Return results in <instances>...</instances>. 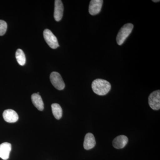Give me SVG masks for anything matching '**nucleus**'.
Segmentation results:
<instances>
[{
    "label": "nucleus",
    "instance_id": "nucleus-11",
    "mask_svg": "<svg viewBox=\"0 0 160 160\" xmlns=\"http://www.w3.org/2000/svg\"><path fill=\"white\" fill-rule=\"evenodd\" d=\"M96 145V141L94 135L91 133H88L86 134L84 139V149L86 150H89L94 148Z\"/></svg>",
    "mask_w": 160,
    "mask_h": 160
},
{
    "label": "nucleus",
    "instance_id": "nucleus-5",
    "mask_svg": "<svg viewBox=\"0 0 160 160\" xmlns=\"http://www.w3.org/2000/svg\"><path fill=\"white\" fill-rule=\"evenodd\" d=\"M149 104L152 109L158 110L160 109V91H153L149 97Z\"/></svg>",
    "mask_w": 160,
    "mask_h": 160
},
{
    "label": "nucleus",
    "instance_id": "nucleus-6",
    "mask_svg": "<svg viewBox=\"0 0 160 160\" xmlns=\"http://www.w3.org/2000/svg\"><path fill=\"white\" fill-rule=\"evenodd\" d=\"M102 0H92L89 6V13L94 16L98 14L101 11L102 6Z\"/></svg>",
    "mask_w": 160,
    "mask_h": 160
},
{
    "label": "nucleus",
    "instance_id": "nucleus-9",
    "mask_svg": "<svg viewBox=\"0 0 160 160\" xmlns=\"http://www.w3.org/2000/svg\"><path fill=\"white\" fill-rule=\"evenodd\" d=\"M11 144L8 142H4L0 145V158L3 160L8 159L11 151Z\"/></svg>",
    "mask_w": 160,
    "mask_h": 160
},
{
    "label": "nucleus",
    "instance_id": "nucleus-2",
    "mask_svg": "<svg viewBox=\"0 0 160 160\" xmlns=\"http://www.w3.org/2000/svg\"><path fill=\"white\" fill-rule=\"evenodd\" d=\"M133 28V25L131 23L125 24L122 27L119 31L117 36V42L118 45H122L126 39L128 38L132 31Z\"/></svg>",
    "mask_w": 160,
    "mask_h": 160
},
{
    "label": "nucleus",
    "instance_id": "nucleus-8",
    "mask_svg": "<svg viewBox=\"0 0 160 160\" xmlns=\"http://www.w3.org/2000/svg\"><path fill=\"white\" fill-rule=\"evenodd\" d=\"M3 117L6 122L9 123L16 122L19 118L18 113L11 109L5 110L3 113Z\"/></svg>",
    "mask_w": 160,
    "mask_h": 160
},
{
    "label": "nucleus",
    "instance_id": "nucleus-16",
    "mask_svg": "<svg viewBox=\"0 0 160 160\" xmlns=\"http://www.w3.org/2000/svg\"><path fill=\"white\" fill-rule=\"evenodd\" d=\"M152 2H159L160 1L157 0V1H152Z\"/></svg>",
    "mask_w": 160,
    "mask_h": 160
},
{
    "label": "nucleus",
    "instance_id": "nucleus-12",
    "mask_svg": "<svg viewBox=\"0 0 160 160\" xmlns=\"http://www.w3.org/2000/svg\"><path fill=\"white\" fill-rule=\"evenodd\" d=\"M31 100L32 104L35 106L37 109L40 111H42L44 109V103L42 97L39 94L34 93L32 95Z\"/></svg>",
    "mask_w": 160,
    "mask_h": 160
},
{
    "label": "nucleus",
    "instance_id": "nucleus-13",
    "mask_svg": "<svg viewBox=\"0 0 160 160\" xmlns=\"http://www.w3.org/2000/svg\"><path fill=\"white\" fill-rule=\"evenodd\" d=\"M52 114L56 119L59 120L62 116V107L57 103L52 104L51 106Z\"/></svg>",
    "mask_w": 160,
    "mask_h": 160
},
{
    "label": "nucleus",
    "instance_id": "nucleus-1",
    "mask_svg": "<svg viewBox=\"0 0 160 160\" xmlns=\"http://www.w3.org/2000/svg\"><path fill=\"white\" fill-rule=\"evenodd\" d=\"M92 88L93 92L100 96L107 94L111 89V86L108 81L102 79H97L93 81Z\"/></svg>",
    "mask_w": 160,
    "mask_h": 160
},
{
    "label": "nucleus",
    "instance_id": "nucleus-10",
    "mask_svg": "<svg viewBox=\"0 0 160 160\" xmlns=\"http://www.w3.org/2000/svg\"><path fill=\"white\" fill-rule=\"evenodd\" d=\"M128 142V138L126 136L120 135L113 140L112 145L117 149H123Z\"/></svg>",
    "mask_w": 160,
    "mask_h": 160
},
{
    "label": "nucleus",
    "instance_id": "nucleus-7",
    "mask_svg": "<svg viewBox=\"0 0 160 160\" xmlns=\"http://www.w3.org/2000/svg\"><path fill=\"white\" fill-rule=\"evenodd\" d=\"M64 11V6L61 0L55 1L54 18L57 22L62 20Z\"/></svg>",
    "mask_w": 160,
    "mask_h": 160
},
{
    "label": "nucleus",
    "instance_id": "nucleus-14",
    "mask_svg": "<svg viewBox=\"0 0 160 160\" xmlns=\"http://www.w3.org/2000/svg\"><path fill=\"white\" fill-rule=\"evenodd\" d=\"M16 58L20 66H23L26 64V58L24 52L21 49H18L16 52Z\"/></svg>",
    "mask_w": 160,
    "mask_h": 160
},
{
    "label": "nucleus",
    "instance_id": "nucleus-15",
    "mask_svg": "<svg viewBox=\"0 0 160 160\" xmlns=\"http://www.w3.org/2000/svg\"><path fill=\"white\" fill-rule=\"evenodd\" d=\"M7 29V24L5 21L0 20V36H3L6 33Z\"/></svg>",
    "mask_w": 160,
    "mask_h": 160
},
{
    "label": "nucleus",
    "instance_id": "nucleus-4",
    "mask_svg": "<svg viewBox=\"0 0 160 160\" xmlns=\"http://www.w3.org/2000/svg\"><path fill=\"white\" fill-rule=\"evenodd\" d=\"M50 80L52 84L56 89L62 90L65 88V83L58 72H52L50 75Z\"/></svg>",
    "mask_w": 160,
    "mask_h": 160
},
{
    "label": "nucleus",
    "instance_id": "nucleus-3",
    "mask_svg": "<svg viewBox=\"0 0 160 160\" xmlns=\"http://www.w3.org/2000/svg\"><path fill=\"white\" fill-rule=\"evenodd\" d=\"M43 36L46 42L52 49H56L59 46L56 37L51 30L46 29L43 32Z\"/></svg>",
    "mask_w": 160,
    "mask_h": 160
}]
</instances>
